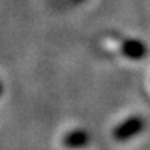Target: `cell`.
I'll use <instances>...</instances> for the list:
<instances>
[{
    "label": "cell",
    "mask_w": 150,
    "mask_h": 150,
    "mask_svg": "<svg viewBox=\"0 0 150 150\" xmlns=\"http://www.w3.org/2000/svg\"><path fill=\"white\" fill-rule=\"evenodd\" d=\"M145 125V120L140 115H131L112 129V138L117 142H127L138 136L143 131Z\"/></svg>",
    "instance_id": "obj_1"
},
{
    "label": "cell",
    "mask_w": 150,
    "mask_h": 150,
    "mask_svg": "<svg viewBox=\"0 0 150 150\" xmlns=\"http://www.w3.org/2000/svg\"><path fill=\"white\" fill-rule=\"evenodd\" d=\"M89 142H91V135L88 134L86 129H82V128H76L70 131V132H67L63 136V139H61L63 146L65 149H70V150L85 149V147H88Z\"/></svg>",
    "instance_id": "obj_2"
},
{
    "label": "cell",
    "mask_w": 150,
    "mask_h": 150,
    "mask_svg": "<svg viewBox=\"0 0 150 150\" xmlns=\"http://www.w3.org/2000/svg\"><path fill=\"white\" fill-rule=\"evenodd\" d=\"M120 49H121V53L124 57L134 60V61L145 59L147 54V46L139 39H125L121 43Z\"/></svg>",
    "instance_id": "obj_3"
},
{
    "label": "cell",
    "mask_w": 150,
    "mask_h": 150,
    "mask_svg": "<svg viewBox=\"0 0 150 150\" xmlns=\"http://www.w3.org/2000/svg\"><path fill=\"white\" fill-rule=\"evenodd\" d=\"M3 91H4V88H3V83H1V81H0V96L3 95Z\"/></svg>",
    "instance_id": "obj_4"
}]
</instances>
